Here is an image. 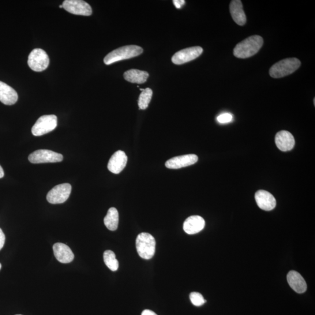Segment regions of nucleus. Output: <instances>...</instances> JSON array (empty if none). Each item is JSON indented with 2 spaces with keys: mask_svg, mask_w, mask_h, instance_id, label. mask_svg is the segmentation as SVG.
I'll return each instance as SVG.
<instances>
[{
  "mask_svg": "<svg viewBox=\"0 0 315 315\" xmlns=\"http://www.w3.org/2000/svg\"><path fill=\"white\" fill-rule=\"evenodd\" d=\"M173 3L176 8L179 9L182 8V7L185 5V1H184V0H174Z\"/></svg>",
  "mask_w": 315,
  "mask_h": 315,
  "instance_id": "27",
  "label": "nucleus"
},
{
  "mask_svg": "<svg viewBox=\"0 0 315 315\" xmlns=\"http://www.w3.org/2000/svg\"><path fill=\"white\" fill-rule=\"evenodd\" d=\"M205 224V221L201 217L190 216L184 222L183 230L187 234H196L203 230Z\"/></svg>",
  "mask_w": 315,
  "mask_h": 315,
  "instance_id": "15",
  "label": "nucleus"
},
{
  "mask_svg": "<svg viewBox=\"0 0 315 315\" xmlns=\"http://www.w3.org/2000/svg\"><path fill=\"white\" fill-rule=\"evenodd\" d=\"M60 8H61V9L63 8V6L62 5L60 6Z\"/></svg>",
  "mask_w": 315,
  "mask_h": 315,
  "instance_id": "30",
  "label": "nucleus"
},
{
  "mask_svg": "<svg viewBox=\"0 0 315 315\" xmlns=\"http://www.w3.org/2000/svg\"><path fill=\"white\" fill-rule=\"evenodd\" d=\"M18 93L16 90L0 81V101L6 105H13L17 102Z\"/></svg>",
  "mask_w": 315,
  "mask_h": 315,
  "instance_id": "18",
  "label": "nucleus"
},
{
  "mask_svg": "<svg viewBox=\"0 0 315 315\" xmlns=\"http://www.w3.org/2000/svg\"><path fill=\"white\" fill-rule=\"evenodd\" d=\"M142 92L138 99V107L141 110H145L148 107L150 101H151L153 92L151 89L149 88L145 89H140Z\"/></svg>",
  "mask_w": 315,
  "mask_h": 315,
  "instance_id": "22",
  "label": "nucleus"
},
{
  "mask_svg": "<svg viewBox=\"0 0 315 315\" xmlns=\"http://www.w3.org/2000/svg\"><path fill=\"white\" fill-rule=\"evenodd\" d=\"M127 162V156L125 152L118 151L114 153L109 161V171L115 174H118L125 169Z\"/></svg>",
  "mask_w": 315,
  "mask_h": 315,
  "instance_id": "12",
  "label": "nucleus"
},
{
  "mask_svg": "<svg viewBox=\"0 0 315 315\" xmlns=\"http://www.w3.org/2000/svg\"><path fill=\"white\" fill-rule=\"evenodd\" d=\"M58 126V118L54 115H44L37 120L32 128L33 136H41L51 132Z\"/></svg>",
  "mask_w": 315,
  "mask_h": 315,
  "instance_id": "5",
  "label": "nucleus"
},
{
  "mask_svg": "<svg viewBox=\"0 0 315 315\" xmlns=\"http://www.w3.org/2000/svg\"><path fill=\"white\" fill-rule=\"evenodd\" d=\"M72 187L69 183H63L54 187L47 194V200L52 204H62L68 199Z\"/></svg>",
  "mask_w": 315,
  "mask_h": 315,
  "instance_id": "8",
  "label": "nucleus"
},
{
  "mask_svg": "<svg viewBox=\"0 0 315 315\" xmlns=\"http://www.w3.org/2000/svg\"><path fill=\"white\" fill-rule=\"evenodd\" d=\"M62 6L67 11L74 15L89 16L92 14L91 7L82 0H66Z\"/></svg>",
  "mask_w": 315,
  "mask_h": 315,
  "instance_id": "10",
  "label": "nucleus"
},
{
  "mask_svg": "<svg viewBox=\"0 0 315 315\" xmlns=\"http://www.w3.org/2000/svg\"><path fill=\"white\" fill-rule=\"evenodd\" d=\"M6 241V236L5 234H4L3 231L2 229L0 228V250H1L5 245Z\"/></svg>",
  "mask_w": 315,
  "mask_h": 315,
  "instance_id": "26",
  "label": "nucleus"
},
{
  "mask_svg": "<svg viewBox=\"0 0 315 315\" xmlns=\"http://www.w3.org/2000/svg\"><path fill=\"white\" fill-rule=\"evenodd\" d=\"M50 60L46 52L41 48H35L29 54L28 66L36 72H42L49 65Z\"/></svg>",
  "mask_w": 315,
  "mask_h": 315,
  "instance_id": "6",
  "label": "nucleus"
},
{
  "mask_svg": "<svg viewBox=\"0 0 315 315\" xmlns=\"http://www.w3.org/2000/svg\"><path fill=\"white\" fill-rule=\"evenodd\" d=\"M2 264H0V270H1V269H2Z\"/></svg>",
  "mask_w": 315,
  "mask_h": 315,
  "instance_id": "31",
  "label": "nucleus"
},
{
  "mask_svg": "<svg viewBox=\"0 0 315 315\" xmlns=\"http://www.w3.org/2000/svg\"><path fill=\"white\" fill-rule=\"evenodd\" d=\"M264 44V39L258 35L251 36L236 44L234 55L239 59L252 57L259 51Z\"/></svg>",
  "mask_w": 315,
  "mask_h": 315,
  "instance_id": "1",
  "label": "nucleus"
},
{
  "mask_svg": "<svg viewBox=\"0 0 315 315\" xmlns=\"http://www.w3.org/2000/svg\"><path fill=\"white\" fill-rule=\"evenodd\" d=\"M230 13L232 19L240 26L244 25L246 22V15L243 10V6L240 0H233L230 4Z\"/></svg>",
  "mask_w": 315,
  "mask_h": 315,
  "instance_id": "19",
  "label": "nucleus"
},
{
  "mask_svg": "<svg viewBox=\"0 0 315 315\" xmlns=\"http://www.w3.org/2000/svg\"><path fill=\"white\" fill-rule=\"evenodd\" d=\"M275 142L277 148L281 151H290L294 147L295 139L292 134L287 131H281L277 133L275 137Z\"/></svg>",
  "mask_w": 315,
  "mask_h": 315,
  "instance_id": "14",
  "label": "nucleus"
},
{
  "mask_svg": "<svg viewBox=\"0 0 315 315\" xmlns=\"http://www.w3.org/2000/svg\"><path fill=\"white\" fill-rule=\"evenodd\" d=\"M103 260L105 265L111 271L115 272L119 268V261L116 259V255L113 251L107 250L103 253Z\"/></svg>",
  "mask_w": 315,
  "mask_h": 315,
  "instance_id": "23",
  "label": "nucleus"
},
{
  "mask_svg": "<svg viewBox=\"0 0 315 315\" xmlns=\"http://www.w3.org/2000/svg\"><path fill=\"white\" fill-rule=\"evenodd\" d=\"M141 315H157L154 312L151 310L146 309L142 312Z\"/></svg>",
  "mask_w": 315,
  "mask_h": 315,
  "instance_id": "28",
  "label": "nucleus"
},
{
  "mask_svg": "<svg viewBox=\"0 0 315 315\" xmlns=\"http://www.w3.org/2000/svg\"><path fill=\"white\" fill-rule=\"evenodd\" d=\"M198 156L195 154H187L172 158L166 163V166L170 169H180L196 164Z\"/></svg>",
  "mask_w": 315,
  "mask_h": 315,
  "instance_id": "13",
  "label": "nucleus"
},
{
  "mask_svg": "<svg viewBox=\"0 0 315 315\" xmlns=\"http://www.w3.org/2000/svg\"><path fill=\"white\" fill-rule=\"evenodd\" d=\"M233 117L230 114H224L217 117V121L220 123H227L230 122Z\"/></svg>",
  "mask_w": 315,
  "mask_h": 315,
  "instance_id": "25",
  "label": "nucleus"
},
{
  "mask_svg": "<svg viewBox=\"0 0 315 315\" xmlns=\"http://www.w3.org/2000/svg\"><path fill=\"white\" fill-rule=\"evenodd\" d=\"M119 213L115 207L109 209L107 215L104 217V224L105 226L112 231L117 230L119 224Z\"/></svg>",
  "mask_w": 315,
  "mask_h": 315,
  "instance_id": "21",
  "label": "nucleus"
},
{
  "mask_svg": "<svg viewBox=\"0 0 315 315\" xmlns=\"http://www.w3.org/2000/svg\"><path fill=\"white\" fill-rule=\"evenodd\" d=\"M5 176V172H4V170L1 166H0V179L3 178Z\"/></svg>",
  "mask_w": 315,
  "mask_h": 315,
  "instance_id": "29",
  "label": "nucleus"
},
{
  "mask_svg": "<svg viewBox=\"0 0 315 315\" xmlns=\"http://www.w3.org/2000/svg\"><path fill=\"white\" fill-rule=\"evenodd\" d=\"M136 249L139 256L145 260L151 259L155 252L156 242L153 236L147 232H142L137 236Z\"/></svg>",
  "mask_w": 315,
  "mask_h": 315,
  "instance_id": "4",
  "label": "nucleus"
},
{
  "mask_svg": "<svg viewBox=\"0 0 315 315\" xmlns=\"http://www.w3.org/2000/svg\"><path fill=\"white\" fill-rule=\"evenodd\" d=\"M203 49L200 46L184 48L180 50L172 58V62L175 65H181L196 59L202 54Z\"/></svg>",
  "mask_w": 315,
  "mask_h": 315,
  "instance_id": "9",
  "label": "nucleus"
},
{
  "mask_svg": "<svg viewBox=\"0 0 315 315\" xmlns=\"http://www.w3.org/2000/svg\"><path fill=\"white\" fill-rule=\"evenodd\" d=\"M190 299L191 302L196 306H202L206 302L202 295L196 292H192V293L190 294Z\"/></svg>",
  "mask_w": 315,
  "mask_h": 315,
  "instance_id": "24",
  "label": "nucleus"
},
{
  "mask_svg": "<svg viewBox=\"0 0 315 315\" xmlns=\"http://www.w3.org/2000/svg\"><path fill=\"white\" fill-rule=\"evenodd\" d=\"M301 62L297 58H288L276 63L270 69V76L280 78L288 76L297 70L301 66Z\"/></svg>",
  "mask_w": 315,
  "mask_h": 315,
  "instance_id": "3",
  "label": "nucleus"
},
{
  "mask_svg": "<svg viewBox=\"0 0 315 315\" xmlns=\"http://www.w3.org/2000/svg\"><path fill=\"white\" fill-rule=\"evenodd\" d=\"M255 200L258 207L265 211H271L276 207V200L268 191L260 190L255 194Z\"/></svg>",
  "mask_w": 315,
  "mask_h": 315,
  "instance_id": "11",
  "label": "nucleus"
},
{
  "mask_svg": "<svg viewBox=\"0 0 315 315\" xmlns=\"http://www.w3.org/2000/svg\"><path fill=\"white\" fill-rule=\"evenodd\" d=\"M149 74L146 71L131 69L124 73V78L131 83L143 84L147 81Z\"/></svg>",
  "mask_w": 315,
  "mask_h": 315,
  "instance_id": "20",
  "label": "nucleus"
},
{
  "mask_svg": "<svg viewBox=\"0 0 315 315\" xmlns=\"http://www.w3.org/2000/svg\"><path fill=\"white\" fill-rule=\"evenodd\" d=\"M143 52L142 48L137 45H128L115 49L104 58L105 65H110L116 62L129 59L140 55Z\"/></svg>",
  "mask_w": 315,
  "mask_h": 315,
  "instance_id": "2",
  "label": "nucleus"
},
{
  "mask_svg": "<svg viewBox=\"0 0 315 315\" xmlns=\"http://www.w3.org/2000/svg\"><path fill=\"white\" fill-rule=\"evenodd\" d=\"M55 256L62 264H69L74 258V254L70 247L62 243H56L52 247Z\"/></svg>",
  "mask_w": 315,
  "mask_h": 315,
  "instance_id": "16",
  "label": "nucleus"
},
{
  "mask_svg": "<svg viewBox=\"0 0 315 315\" xmlns=\"http://www.w3.org/2000/svg\"><path fill=\"white\" fill-rule=\"evenodd\" d=\"M16 315H22V314H16Z\"/></svg>",
  "mask_w": 315,
  "mask_h": 315,
  "instance_id": "32",
  "label": "nucleus"
},
{
  "mask_svg": "<svg viewBox=\"0 0 315 315\" xmlns=\"http://www.w3.org/2000/svg\"><path fill=\"white\" fill-rule=\"evenodd\" d=\"M287 279L291 288L297 293L302 294L306 291V281L297 272L292 271L289 272Z\"/></svg>",
  "mask_w": 315,
  "mask_h": 315,
  "instance_id": "17",
  "label": "nucleus"
},
{
  "mask_svg": "<svg viewBox=\"0 0 315 315\" xmlns=\"http://www.w3.org/2000/svg\"><path fill=\"white\" fill-rule=\"evenodd\" d=\"M28 160L32 164L56 163L62 162L63 156L51 150L39 149L31 153Z\"/></svg>",
  "mask_w": 315,
  "mask_h": 315,
  "instance_id": "7",
  "label": "nucleus"
}]
</instances>
